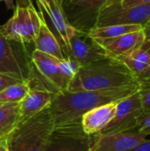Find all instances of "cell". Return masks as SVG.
Here are the masks:
<instances>
[{"label":"cell","mask_w":150,"mask_h":151,"mask_svg":"<svg viewBox=\"0 0 150 151\" xmlns=\"http://www.w3.org/2000/svg\"><path fill=\"white\" fill-rule=\"evenodd\" d=\"M138 87L139 84L104 90L60 91L48 107L53 118L54 127L80 120L92 109L120 101L136 92Z\"/></svg>","instance_id":"6da1fadb"},{"label":"cell","mask_w":150,"mask_h":151,"mask_svg":"<svg viewBox=\"0 0 150 151\" xmlns=\"http://www.w3.org/2000/svg\"><path fill=\"white\" fill-rule=\"evenodd\" d=\"M138 84L137 79L123 62L106 58L80 65L66 90H104Z\"/></svg>","instance_id":"7a4b0ae2"},{"label":"cell","mask_w":150,"mask_h":151,"mask_svg":"<svg viewBox=\"0 0 150 151\" xmlns=\"http://www.w3.org/2000/svg\"><path fill=\"white\" fill-rule=\"evenodd\" d=\"M54 122L49 108L19 124L6 137L8 151H45Z\"/></svg>","instance_id":"3957f363"},{"label":"cell","mask_w":150,"mask_h":151,"mask_svg":"<svg viewBox=\"0 0 150 151\" xmlns=\"http://www.w3.org/2000/svg\"><path fill=\"white\" fill-rule=\"evenodd\" d=\"M42 19L31 0H18L13 15L2 26L0 33L7 40L21 44H34Z\"/></svg>","instance_id":"277c9868"},{"label":"cell","mask_w":150,"mask_h":151,"mask_svg":"<svg viewBox=\"0 0 150 151\" xmlns=\"http://www.w3.org/2000/svg\"><path fill=\"white\" fill-rule=\"evenodd\" d=\"M31 61L41 76L58 92L66 90L80 65L71 58L58 59L53 56L34 50Z\"/></svg>","instance_id":"5b68a950"},{"label":"cell","mask_w":150,"mask_h":151,"mask_svg":"<svg viewBox=\"0 0 150 151\" xmlns=\"http://www.w3.org/2000/svg\"><path fill=\"white\" fill-rule=\"evenodd\" d=\"M98 135L86 134L81 119L55 127L45 151H92Z\"/></svg>","instance_id":"8992f818"},{"label":"cell","mask_w":150,"mask_h":151,"mask_svg":"<svg viewBox=\"0 0 150 151\" xmlns=\"http://www.w3.org/2000/svg\"><path fill=\"white\" fill-rule=\"evenodd\" d=\"M150 20V4L122 6L118 0L104 4L98 12L95 27L111 25H141Z\"/></svg>","instance_id":"52a82bcc"},{"label":"cell","mask_w":150,"mask_h":151,"mask_svg":"<svg viewBox=\"0 0 150 151\" xmlns=\"http://www.w3.org/2000/svg\"><path fill=\"white\" fill-rule=\"evenodd\" d=\"M22 45L7 40L0 33V73L29 83L34 67L24 53Z\"/></svg>","instance_id":"ba28073f"},{"label":"cell","mask_w":150,"mask_h":151,"mask_svg":"<svg viewBox=\"0 0 150 151\" xmlns=\"http://www.w3.org/2000/svg\"><path fill=\"white\" fill-rule=\"evenodd\" d=\"M143 112L141 96L137 90L118 102L114 118L99 134L136 130Z\"/></svg>","instance_id":"9c48e42d"},{"label":"cell","mask_w":150,"mask_h":151,"mask_svg":"<svg viewBox=\"0 0 150 151\" xmlns=\"http://www.w3.org/2000/svg\"><path fill=\"white\" fill-rule=\"evenodd\" d=\"M111 1L112 0H60L70 25L85 32L95 27L99 10Z\"/></svg>","instance_id":"30bf717a"},{"label":"cell","mask_w":150,"mask_h":151,"mask_svg":"<svg viewBox=\"0 0 150 151\" xmlns=\"http://www.w3.org/2000/svg\"><path fill=\"white\" fill-rule=\"evenodd\" d=\"M66 58L75 61L80 66L110 57L88 32L75 29L69 42Z\"/></svg>","instance_id":"8fae6325"},{"label":"cell","mask_w":150,"mask_h":151,"mask_svg":"<svg viewBox=\"0 0 150 151\" xmlns=\"http://www.w3.org/2000/svg\"><path fill=\"white\" fill-rule=\"evenodd\" d=\"M40 12H43L50 19L53 27V33L60 42L62 49L65 54L68 53L69 42L72 37L75 28L70 25L62 8L61 3L56 0H36Z\"/></svg>","instance_id":"7c38bea8"},{"label":"cell","mask_w":150,"mask_h":151,"mask_svg":"<svg viewBox=\"0 0 150 151\" xmlns=\"http://www.w3.org/2000/svg\"><path fill=\"white\" fill-rule=\"evenodd\" d=\"M146 138L137 130L99 134L92 151H131Z\"/></svg>","instance_id":"4fadbf2b"},{"label":"cell","mask_w":150,"mask_h":151,"mask_svg":"<svg viewBox=\"0 0 150 151\" xmlns=\"http://www.w3.org/2000/svg\"><path fill=\"white\" fill-rule=\"evenodd\" d=\"M146 39L143 29L111 38L95 39L110 58H118L141 48Z\"/></svg>","instance_id":"5bb4252c"},{"label":"cell","mask_w":150,"mask_h":151,"mask_svg":"<svg viewBox=\"0 0 150 151\" xmlns=\"http://www.w3.org/2000/svg\"><path fill=\"white\" fill-rule=\"evenodd\" d=\"M57 93L44 88H31L19 102V122L22 124L48 108Z\"/></svg>","instance_id":"9a60e30c"},{"label":"cell","mask_w":150,"mask_h":151,"mask_svg":"<svg viewBox=\"0 0 150 151\" xmlns=\"http://www.w3.org/2000/svg\"><path fill=\"white\" fill-rule=\"evenodd\" d=\"M118 102L107 104L86 112L81 118L84 132L88 134H99L114 118Z\"/></svg>","instance_id":"2e32d148"},{"label":"cell","mask_w":150,"mask_h":151,"mask_svg":"<svg viewBox=\"0 0 150 151\" xmlns=\"http://www.w3.org/2000/svg\"><path fill=\"white\" fill-rule=\"evenodd\" d=\"M117 59L126 65L139 83L150 78V55L141 47Z\"/></svg>","instance_id":"e0dca14e"},{"label":"cell","mask_w":150,"mask_h":151,"mask_svg":"<svg viewBox=\"0 0 150 151\" xmlns=\"http://www.w3.org/2000/svg\"><path fill=\"white\" fill-rule=\"evenodd\" d=\"M41 16L42 19V23L39 34L34 42V47H35L34 50H37L41 52L53 56L58 59L66 58L65 54L57 36L50 28L43 16L42 14Z\"/></svg>","instance_id":"ac0fdd59"},{"label":"cell","mask_w":150,"mask_h":151,"mask_svg":"<svg viewBox=\"0 0 150 151\" xmlns=\"http://www.w3.org/2000/svg\"><path fill=\"white\" fill-rule=\"evenodd\" d=\"M19 103H0V141L5 140L19 122Z\"/></svg>","instance_id":"d6986e66"},{"label":"cell","mask_w":150,"mask_h":151,"mask_svg":"<svg viewBox=\"0 0 150 151\" xmlns=\"http://www.w3.org/2000/svg\"><path fill=\"white\" fill-rule=\"evenodd\" d=\"M143 29L141 25H111L100 27H93L88 33L94 39L111 38Z\"/></svg>","instance_id":"ffe728a7"},{"label":"cell","mask_w":150,"mask_h":151,"mask_svg":"<svg viewBox=\"0 0 150 151\" xmlns=\"http://www.w3.org/2000/svg\"><path fill=\"white\" fill-rule=\"evenodd\" d=\"M31 89L28 82H19L0 92V103H19Z\"/></svg>","instance_id":"44dd1931"},{"label":"cell","mask_w":150,"mask_h":151,"mask_svg":"<svg viewBox=\"0 0 150 151\" xmlns=\"http://www.w3.org/2000/svg\"><path fill=\"white\" fill-rule=\"evenodd\" d=\"M138 93L141 96L143 111L150 113V78L139 83Z\"/></svg>","instance_id":"7402d4cb"},{"label":"cell","mask_w":150,"mask_h":151,"mask_svg":"<svg viewBox=\"0 0 150 151\" xmlns=\"http://www.w3.org/2000/svg\"><path fill=\"white\" fill-rule=\"evenodd\" d=\"M136 130L146 136L150 135V113H142Z\"/></svg>","instance_id":"603a6c76"},{"label":"cell","mask_w":150,"mask_h":151,"mask_svg":"<svg viewBox=\"0 0 150 151\" xmlns=\"http://www.w3.org/2000/svg\"><path fill=\"white\" fill-rule=\"evenodd\" d=\"M19 82H21V81L14 77H11L10 75L0 73V92L3 91L4 88H8L9 86L19 83Z\"/></svg>","instance_id":"cb8c5ba5"},{"label":"cell","mask_w":150,"mask_h":151,"mask_svg":"<svg viewBox=\"0 0 150 151\" xmlns=\"http://www.w3.org/2000/svg\"><path fill=\"white\" fill-rule=\"evenodd\" d=\"M122 6H132L150 4V0H118Z\"/></svg>","instance_id":"d4e9b609"},{"label":"cell","mask_w":150,"mask_h":151,"mask_svg":"<svg viewBox=\"0 0 150 151\" xmlns=\"http://www.w3.org/2000/svg\"><path fill=\"white\" fill-rule=\"evenodd\" d=\"M131 151H150V140H144Z\"/></svg>","instance_id":"484cf974"},{"label":"cell","mask_w":150,"mask_h":151,"mask_svg":"<svg viewBox=\"0 0 150 151\" xmlns=\"http://www.w3.org/2000/svg\"><path fill=\"white\" fill-rule=\"evenodd\" d=\"M141 48H142L143 50H145L150 55V36L147 37V38L145 39V41H144V42H143Z\"/></svg>","instance_id":"4316f807"},{"label":"cell","mask_w":150,"mask_h":151,"mask_svg":"<svg viewBox=\"0 0 150 151\" xmlns=\"http://www.w3.org/2000/svg\"><path fill=\"white\" fill-rule=\"evenodd\" d=\"M0 2H4L6 5V7L10 10H14L15 9V4L14 0H0Z\"/></svg>","instance_id":"83f0119b"},{"label":"cell","mask_w":150,"mask_h":151,"mask_svg":"<svg viewBox=\"0 0 150 151\" xmlns=\"http://www.w3.org/2000/svg\"><path fill=\"white\" fill-rule=\"evenodd\" d=\"M143 32L145 34L146 38L150 36V20L143 26Z\"/></svg>","instance_id":"f1b7e54d"},{"label":"cell","mask_w":150,"mask_h":151,"mask_svg":"<svg viewBox=\"0 0 150 151\" xmlns=\"http://www.w3.org/2000/svg\"><path fill=\"white\" fill-rule=\"evenodd\" d=\"M0 151H8L7 147H6V142L5 140L0 141Z\"/></svg>","instance_id":"f546056e"},{"label":"cell","mask_w":150,"mask_h":151,"mask_svg":"<svg viewBox=\"0 0 150 151\" xmlns=\"http://www.w3.org/2000/svg\"><path fill=\"white\" fill-rule=\"evenodd\" d=\"M56 1H57V2H59V3H61V2H60V0H56Z\"/></svg>","instance_id":"4dcf8cb0"}]
</instances>
